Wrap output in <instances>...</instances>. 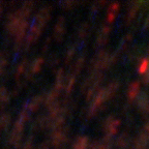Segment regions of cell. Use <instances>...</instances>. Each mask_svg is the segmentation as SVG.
Segmentation results:
<instances>
[{"label":"cell","mask_w":149,"mask_h":149,"mask_svg":"<svg viewBox=\"0 0 149 149\" xmlns=\"http://www.w3.org/2000/svg\"><path fill=\"white\" fill-rule=\"evenodd\" d=\"M148 68H149V60L148 59H144V60L141 61V64H140V68H139L140 72H141V74H145Z\"/></svg>","instance_id":"obj_3"},{"label":"cell","mask_w":149,"mask_h":149,"mask_svg":"<svg viewBox=\"0 0 149 149\" xmlns=\"http://www.w3.org/2000/svg\"><path fill=\"white\" fill-rule=\"evenodd\" d=\"M140 89V85L138 82H135V83H133V85L130 87V91H128V94H130V98H134L136 96V94L138 93V91H139Z\"/></svg>","instance_id":"obj_1"},{"label":"cell","mask_w":149,"mask_h":149,"mask_svg":"<svg viewBox=\"0 0 149 149\" xmlns=\"http://www.w3.org/2000/svg\"><path fill=\"white\" fill-rule=\"evenodd\" d=\"M42 63V59H36V60L33 62V66L32 68V70H33V72H37V70H40V64Z\"/></svg>","instance_id":"obj_5"},{"label":"cell","mask_w":149,"mask_h":149,"mask_svg":"<svg viewBox=\"0 0 149 149\" xmlns=\"http://www.w3.org/2000/svg\"><path fill=\"white\" fill-rule=\"evenodd\" d=\"M145 128H146V134H147V136H149V123L147 124L146 127H145Z\"/></svg>","instance_id":"obj_7"},{"label":"cell","mask_w":149,"mask_h":149,"mask_svg":"<svg viewBox=\"0 0 149 149\" xmlns=\"http://www.w3.org/2000/svg\"><path fill=\"white\" fill-rule=\"evenodd\" d=\"M117 10H118V5H117V4L112 5V6L110 7L109 13H108V20H109V21H112V20L114 19L115 14H116Z\"/></svg>","instance_id":"obj_2"},{"label":"cell","mask_w":149,"mask_h":149,"mask_svg":"<svg viewBox=\"0 0 149 149\" xmlns=\"http://www.w3.org/2000/svg\"><path fill=\"white\" fill-rule=\"evenodd\" d=\"M87 140L86 139H79L74 145V149H86Z\"/></svg>","instance_id":"obj_4"},{"label":"cell","mask_w":149,"mask_h":149,"mask_svg":"<svg viewBox=\"0 0 149 149\" xmlns=\"http://www.w3.org/2000/svg\"><path fill=\"white\" fill-rule=\"evenodd\" d=\"M144 82H145L146 84H148V83H149V72H147L146 76L144 77Z\"/></svg>","instance_id":"obj_6"}]
</instances>
